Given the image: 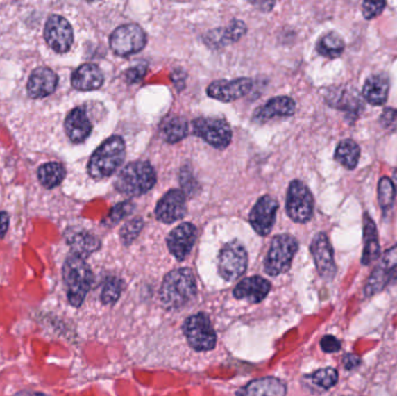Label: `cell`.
I'll return each instance as SVG.
<instances>
[{"mask_svg": "<svg viewBox=\"0 0 397 396\" xmlns=\"http://www.w3.org/2000/svg\"><path fill=\"white\" fill-rule=\"evenodd\" d=\"M278 201L270 195H264L259 199L250 214V223L252 228L262 236H267L271 233L276 222L277 216Z\"/></svg>", "mask_w": 397, "mask_h": 396, "instance_id": "14", "label": "cell"}, {"mask_svg": "<svg viewBox=\"0 0 397 396\" xmlns=\"http://www.w3.org/2000/svg\"><path fill=\"white\" fill-rule=\"evenodd\" d=\"M252 81L248 78H237L233 81H217L207 88V94L214 99L229 103L239 99L250 92Z\"/></svg>", "mask_w": 397, "mask_h": 396, "instance_id": "15", "label": "cell"}, {"mask_svg": "<svg viewBox=\"0 0 397 396\" xmlns=\"http://www.w3.org/2000/svg\"><path fill=\"white\" fill-rule=\"evenodd\" d=\"M156 181L155 169L148 162H133L119 174L115 188L122 195L139 197L150 191Z\"/></svg>", "mask_w": 397, "mask_h": 396, "instance_id": "4", "label": "cell"}, {"mask_svg": "<svg viewBox=\"0 0 397 396\" xmlns=\"http://www.w3.org/2000/svg\"><path fill=\"white\" fill-rule=\"evenodd\" d=\"M8 223H10V217H8V213H0V238L4 237L8 231Z\"/></svg>", "mask_w": 397, "mask_h": 396, "instance_id": "44", "label": "cell"}, {"mask_svg": "<svg viewBox=\"0 0 397 396\" xmlns=\"http://www.w3.org/2000/svg\"><path fill=\"white\" fill-rule=\"evenodd\" d=\"M63 280L68 293L69 302L74 307L82 306L92 286V271L85 259L72 254L63 265Z\"/></svg>", "mask_w": 397, "mask_h": 396, "instance_id": "2", "label": "cell"}, {"mask_svg": "<svg viewBox=\"0 0 397 396\" xmlns=\"http://www.w3.org/2000/svg\"><path fill=\"white\" fill-rule=\"evenodd\" d=\"M312 380L319 387L329 389L337 383L338 372L332 368H323L312 375Z\"/></svg>", "mask_w": 397, "mask_h": 396, "instance_id": "35", "label": "cell"}, {"mask_svg": "<svg viewBox=\"0 0 397 396\" xmlns=\"http://www.w3.org/2000/svg\"><path fill=\"white\" fill-rule=\"evenodd\" d=\"M37 174L41 184L44 188H53L63 181L65 177V169L62 164L50 162L43 164L42 167H40Z\"/></svg>", "mask_w": 397, "mask_h": 396, "instance_id": "32", "label": "cell"}, {"mask_svg": "<svg viewBox=\"0 0 397 396\" xmlns=\"http://www.w3.org/2000/svg\"><path fill=\"white\" fill-rule=\"evenodd\" d=\"M57 83L58 78L53 70L48 67H37L29 77L27 92L32 98H43L56 90Z\"/></svg>", "mask_w": 397, "mask_h": 396, "instance_id": "19", "label": "cell"}, {"mask_svg": "<svg viewBox=\"0 0 397 396\" xmlns=\"http://www.w3.org/2000/svg\"><path fill=\"white\" fill-rule=\"evenodd\" d=\"M133 209H134V205L131 202L126 201L117 204L110 213V217L107 221L112 224H117L119 221L124 219V216L129 215L133 212Z\"/></svg>", "mask_w": 397, "mask_h": 396, "instance_id": "38", "label": "cell"}, {"mask_svg": "<svg viewBox=\"0 0 397 396\" xmlns=\"http://www.w3.org/2000/svg\"><path fill=\"white\" fill-rule=\"evenodd\" d=\"M286 392V385L280 379L267 377L250 382L242 396H285Z\"/></svg>", "mask_w": 397, "mask_h": 396, "instance_id": "28", "label": "cell"}, {"mask_svg": "<svg viewBox=\"0 0 397 396\" xmlns=\"http://www.w3.org/2000/svg\"><path fill=\"white\" fill-rule=\"evenodd\" d=\"M360 363H362L360 358L355 354H345L344 358H343V364H344L346 370H353V368H358Z\"/></svg>", "mask_w": 397, "mask_h": 396, "instance_id": "43", "label": "cell"}, {"mask_svg": "<svg viewBox=\"0 0 397 396\" xmlns=\"http://www.w3.org/2000/svg\"><path fill=\"white\" fill-rule=\"evenodd\" d=\"M65 240L70 245L74 255L85 259L87 256L100 249V241L89 231L77 228L67 230Z\"/></svg>", "mask_w": 397, "mask_h": 396, "instance_id": "21", "label": "cell"}, {"mask_svg": "<svg viewBox=\"0 0 397 396\" xmlns=\"http://www.w3.org/2000/svg\"><path fill=\"white\" fill-rule=\"evenodd\" d=\"M321 347L326 354H334L341 350V343L336 337L326 335L321 340Z\"/></svg>", "mask_w": 397, "mask_h": 396, "instance_id": "41", "label": "cell"}, {"mask_svg": "<svg viewBox=\"0 0 397 396\" xmlns=\"http://www.w3.org/2000/svg\"><path fill=\"white\" fill-rule=\"evenodd\" d=\"M193 133L214 148H227L233 138L229 124L217 117H200L193 122Z\"/></svg>", "mask_w": 397, "mask_h": 396, "instance_id": "10", "label": "cell"}, {"mask_svg": "<svg viewBox=\"0 0 397 396\" xmlns=\"http://www.w3.org/2000/svg\"><path fill=\"white\" fill-rule=\"evenodd\" d=\"M248 267V254L239 242L224 245L219 256V272L224 280L233 281L244 274Z\"/></svg>", "mask_w": 397, "mask_h": 396, "instance_id": "9", "label": "cell"}, {"mask_svg": "<svg viewBox=\"0 0 397 396\" xmlns=\"http://www.w3.org/2000/svg\"><path fill=\"white\" fill-rule=\"evenodd\" d=\"M380 124L387 131H397V110L394 108L383 110L380 117Z\"/></svg>", "mask_w": 397, "mask_h": 396, "instance_id": "40", "label": "cell"}, {"mask_svg": "<svg viewBox=\"0 0 397 396\" xmlns=\"http://www.w3.org/2000/svg\"><path fill=\"white\" fill-rule=\"evenodd\" d=\"M359 157L360 148L353 140H343L335 152V158L338 163L348 170H353L358 165Z\"/></svg>", "mask_w": 397, "mask_h": 396, "instance_id": "29", "label": "cell"}, {"mask_svg": "<svg viewBox=\"0 0 397 396\" xmlns=\"http://www.w3.org/2000/svg\"><path fill=\"white\" fill-rule=\"evenodd\" d=\"M64 128L69 138L74 143H81L89 138L92 131V124L85 110L83 108H75L67 117Z\"/></svg>", "mask_w": 397, "mask_h": 396, "instance_id": "22", "label": "cell"}, {"mask_svg": "<svg viewBox=\"0 0 397 396\" xmlns=\"http://www.w3.org/2000/svg\"><path fill=\"white\" fill-rule=\"evenodd\" d=\"M393 179H394V183H395V184H396L397 186V167L396 169H395V171H394Z\"/></svg>", "mask_w": 397, "mask_h": 396, "instance_id": "46", "label": "cell"}, {"mask_svg": "<svg viewBox=\"0 0 397 396\" xmlns=\"http://www.w3.org/2000/svg\"><path fill=\"white\" fill-rule=\"evenodd\" d=\"M395 185L393 181H390L388 177H382L379 181L378 185V199H379V205L382 211H388L391 208L394 200H395Z\"/></svg>", "mask_w": 397, "mask_h": 396, "instance_id": "33", "label": "cell"}, {"mask_svg": "<svg viewBox=\"0 0 397 396\" xmlns=\"http://www.w3.org/2000/svg\"><path fill=\"white\" fill-rule=\"evenodd\" d=\"M345 49L344 40L337 33H328L323 35L317 42V51L322 56L329 58H337L341 56Z\"/></svg>", "mask_w": 397, "mask_h": 396, "instance_id": "31", "label": "cell"}, {"mask_svg": "<svg viewBox=\"0 0 397 396\" xmlns=\"http://www.w3.org/2000/svg\"><path fill=\"white\" fill-rule=\"evenodd\" d=\"M72 86L81 91H92L103 85V74L94 64H84L74 72Z\"/></svg>", "mask_w": 397, "mask_h": 396, "instance_id": "27", "label": "cell"}, {"mask_svg": "<svg viewBox=\"0 0 397 396\" xmlns=\"http://www.w3.org/2000/svg\"><path fill=\"white\" fill-rule=\"evenodd\" d=\"M380 257V243L375 222L365 213L364 215V251H362V265H369Z\"/></svg>", "mask_w": 397, "mask_h": 396, "instance_id": "26", "label": "cell"}, {"mask_svg": "<svg viewBox=\"0 0 397 396\" xmlns=\"http://www.w3.org/2000/svg\"><path fill=\"white\" fill-rule=\"evenodd\" d=\"M397 267V245L387 250L380 261L379 265L373 270L365 287L366 297L380 293L389 283L390 276Z\"/></svg>", "mask_w": 397, "mask_h": 396, "instance_id": "13", "label": "cell"}, {"mask_svg": "<svg viewBox=\"0 0 397 396\" xmlns=\"http://www.w3.org/2000/svg\"><path fill=\"white\" fill-rule=\"evenodd\" d=\"M122 292V281L117 277L107 278L103 285L101 301L103 304H113L117 302Z\"/></svg>", "mask_w": 397, "mask_h": 396, "instance_id": "34", "label": "cell"}, {"mask_svg": "<svg viewBox=\"0 0 397 396\" xmlns=\"http://www.w3.org/2000/svg\"><path fill=\"white\" fill-rule=\"evenodd\" d=\"M143 228V220L140 217L130 220L129 222L126 223L120 231L121 241L126 245H130L131 242H134L136 237L139 236L141 230Z\"/></svg>", "mask_w": 397, "mask_h": 396, "instance_id": "36", "label": "cell"}, {"mask_svg": "<svg viewBox=\"0 0 397 396\" xmlns=\"http://www.w3.org/2000/svg\"><path fill=\"white\" fill-rule=\"evenodd\" d=\"M310 251L319 276L322 277L323 279H332L336 276L337 269L335 264L334 249L326 233H319L314 237Z\"/></svg>", "mask_w": 397, "mask_h": 396, "instance_id": "12", "label": "cell"}, {"mask_svg": "<svg viewBox=\"0 0 397 396\" xmlns=\"http://www.w3.org/2000/svg\"><path fill=\"white\" fill-rule=\"evenodd\" d=\"M386 6L385 1H364L362 3V13L367 20H372L383 11Z\"/></svg>", "mask_w": 397, "mask_h": 396, "instance_id": "39", "label": "cell"}, {"mask_svg": "<svg viewBox=\"0 0 397 396\" xmlns=\"http://www.w3.org/2000/svg\"><path fill=\"white\" fill-rule=\"evenodd\" d=\"M196 293V281L189 269L171 271L160 287V301L167 309H178L188 304Z\"/></svg>", "mask_w": 397, "mask_h": 396, "instance_id": "1", "label": "cell"}, {"mask_svg": "<svg viewBox=\"0 0 397 396\" xmlns=\"http://www.w3.org/2000/svg\"><path fill=\"white\" fill-rule=\"evenodd\" d=\"M110 48L119 56H129L146 47V33L139 25L128 24L114 31L110 39Z\"/></svg>", "mask_w": 397, "mask_h": 396, "instance_id": "8", "label": "cell"}, {"mask_svg": "<svg viewBox=\"0 0 397 396\" xmlns=\"http://www.w3.org/2000/svg\"><path fill=\"white\" fill-rule=\"evenodd\" d=\"M326 103L329 104L330 106L350 114L352 120H355L362 110V100L360 96L355 90L346 88L332 89L326 93Z\"/></svg>", "mask_w": 397, "mask_h": 396, "instance_id": "18", "label": "cell"}, {"mask_svg": "<svg viewBox=\"0 0 397 396\" xmlns=\"http://www.w3.org/2000/svg\"><path fill=\"white\" fill-rule=\"evenodd\" d=\"M184 333L194 350H213L217 345V333L207 315L196 314L188 317L184 323Z\"/></svg>", "mask_w": 397, "mask_h": 396, "instance_id": "6", "label": "cell"}, {"mask_svg": "<svg viewBox=\"0 0 397 396\" xmlns=\"http://www.w3.org/2000/svg\"><path fill=\"white\" fill-rule=\"evenodd\" d=\"M271 285L262 277H250L242 280L234 290V297L238 300H246L251 304H259L270 292Z\"/></svg>", "mask_w": 397, "mask_h": 396, "instance_id": "20", "label": "cell"}, {"mask_svg": "<svg viewBox=\"0 0 397 396\" xmlns=\"http://www.w3.org/2000/svg\"><path fill=\"white\" fill-rule=\"evenodd\" d=\"M187 211L186 206V197L184 192L179 190H171L160 199L156 207L157 219L160 222L170 223L176 222L178 220L183 219Z\"/></svg>", "mask_w": 397, "mask_h": 396, "instance_id": "17", "label": "cell"}, {"mask_svg": "<svg viewBox=\"0 0 397 396\" xmlns=\"http://www.w3.org/2000/svg\"><path fill=\"white\" fill-rule=\"evenodd\" d=\"M162 136L169 143H176L186 138L188 134V124L180 117H171L162 124Z\"/></svg>", "mask_w": 397, "mask_h": 396, "instance_id": "30", "label": "cell"}, {"mask_svg": "<svg viewBox=\"0 0 397 396\" xmlns=\"http://www.w3.org/2000/svg\"><path fill=\"white\" fill-rule=\"evenodd\" d=\"M198 236L196 226L192 223H183L174 228L167 237V247L171 254L178 259L184 261L191 252Z\"/></svg>", "mask_w": 397, "mask_h": 396, "instance_id": "16", "label": "cell"}, {"mask_svg": "<svg viewBox=\"0 0 397 396\" xmlns=\"http://www.w3.org/2000/svg\"><path fill=\"white\" fill-rule=\"evenodd\" d=\"M294 100L289 97H276L273 99H270L265 105L259 107L255 110L253 119L255 121H267L272 117H289L295 112Z\"/></svg>", "mask_w": 397, "mask_h": 396, "instance_id": "23", "label": "cell"}, {"mask_svg": "<svg viewBox=\"0 0 397 396\" xmlns=\"http://www.w3.org/2000/svg\"><path fill=\"white\" fill-rule=\"evenodd\" d=\"M389 93V79L386 74H372L367 78L364 89H362V96L367 100V103L374 106H380L386 103Z\"/></svg>", "mask_w": 397, "mask_h": 396, "instance_id": "25", "label": "cell"}, {"mask_svg": "<svg viewBox=\"0 0 397 396\" xmlns=\"http://www.w3.org/2000/svg\"><path fill=\"white\" fill-rule=\"evenodd\" d=\"M146 74V67L143 65L133 67L130 70L127 71L126 78H127L128 83H137L142 79L143 76Z\"/></svg>", "mask_w": 397, "mask_h": 396, "instance_id": "42", "label": "cell"}, {"mask_svg": "<svg viewBox=\"0 0 397 396\" xmlns=\"http://www.w3.org/2000/svg\"><path fill=\"white\" fill-rule=\"evenodd\" d=\"M15 396H49L47 394H43V393L37 392H31V390H22V392H19L15 394Z\"/></svg>", "mask_w": 397, "mask_h": 396, "instance_id": "45", "label": "cell"}, {"mask_svg": "<svg viewBox=\"0 0 397 396\" xmlns=\"http://www.w3.org/2000/svg\"><path fill=\"white\" fill-rule=\"evenodd\" d=\"M286 211L294 222L305 223L312 217L314 198L302 181H292L288 188Z\"/></svg>", "mask_w": 397, "mask_h": 396, "instance_id": "7", "label": "cell"}, {"mask_svg": "<svg viewBox=\"0 0 397 396\" xmlns=\"http://www.w3.org/2000/svg\"><path fill=\"white\" fill-rule=\"evenodd\" d=\"M298 248V241L291 235L274 237L264 264L265 272L274 277L287 272Z\"/></svg>", "mask_w": 397, "mask_h": 396, "instance_id": "5", "label": "cell"}, {"mask_svg": "<svg viewBox=\"0 0 397 396\" xmlns=\"http://www.w3.org/2000/svg\"><path fill=\"white\" fill-rule=\"evenodd\" d=\"M346 396H355V395H346Z\"/></svg>", "mask_w": 397, "mask_h": 396, "instance_id": "47", "label": "cell"}, {"mask_svg": "<svg viewBox=\"0 0 397 396\" xmlns=\"http://www.w3.org/2000/svg\"><path fill=\"white\" fill-rule=\"evenodd\" d=\"M246 33V26L241 20H234L227 28L214 29L207 34L205 42L212 48H221L236 42Z\"/></svg>", "mask_w": 397, "mask_h": 396, "instance_id": "24", "label": "cell"}, {"mask_svg": "<svg viewBox=\"0 0 397 396\" xmlns=\"http://www.w3.org/2000/svg\"><path fill=\"white\" fill-rule=\"evenodd\" d=\"M126 145L120 136H112L93 154L89 163V174L94 179L110 177L124 163Z\"/></svg>", "mask_w": 397, "mask_h": 396, "instance_id": "3", "label": "cell"}, {"mask_svg": "<svg viewBox=\"0 0 397 396\" xmlns=\"http://www.w3.org/2000/svg\"><path fill=\"white\" fill-rule=\"evenodd\" d=\"M44 38L50 48L56 53H67L74 43V31L67 19L53 15L47 22Z\"/></svg>", "mask_w": 397, "mask_h": 396, "instance_id": "11", "label": "cell"}, {"mask_svg": "<svg viewBox=\"0 0 397 396\" xmlns=\"http://www.w3.org/2000/svg\"><path fill=\"white\" fill-rule=\"evenodd\" d=\"M179 181H180L181 186H183V190L186 195H194L198 192V181L192 174V171L187 167H184L181 170Z\"/></svg>", "mask_w": 397, "mask_h": 396, "instance_id": "37", "label": "cell"}]
</instances>
